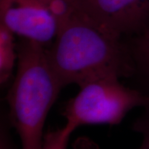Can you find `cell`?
I'll return each instance as SVG.
<instances>
[{"instance_id": "1", "label": "cell", "mask_w": 149, "mask_h": 149, "mask_svg": "<svg viewBox=\"0 0 149 149\" xmlns=\"http://www.w3.org/2000/svg\"><path fill=\"white\" fill-rule=\"evenodd\" d=\"M58 18L48 46L50 64L62 85L80 86L104 76L128 77L136 70L128 42L99 24L70 0H50Z\"/></svg>"}, {"instance_id": "2", "label": "cell", "mask_w": 149, "mask_h": 149, "mask_svg": "<svg viewBox=\"0 0 149 149\" xmlns=\"http://www.w3.org/2000/svg\"><path fill=\"white\" fill-rule=\"evenodd\" d=\"M47 47L21 38L17 73L7 95L8 118L21 149H42L45 122L64 88L50 64Z\"/></svg>"}, {"instance_id": "3", "label": "cell", "mask_w": 149, "mask_h": 149, "mask_svg": "<svg viewBox=\"0 0 149 149\" xmlns=\"http://www.w3.org/2000/svg\"><path fill=\"white\" fill-rule=\"evenodd\" d=\"M116 76H104L85 82L65 104L62 115L75 130L82 125H118L135 108L149 109V95L131 89Z\"/></svg>"}, {"instance_id": "4", "label": "cell", "mask_w": 149, "mask_h": 149, "mask_svg": "<svg viewBox=\"0 0 149 149\" xmlns=\"http://www.w3.org/2000/svg\"><path fill=\"white\" fill-rule=\"evenodd\" d=\"M0 23L20 38L45 47L55 40L59 26L50 0H0Z\"/></svg>"}, {"instance_id": "5", "label": "cell", "mask_w": 149, "mask_h": 149, "mask_svg": "<svg viewBox=\"0 0 149 149\" xmlns=\"http://www.w3.org/2000/svg\"><path fill=\"white\" fill-rule=\"evenodd\" d=\"M118 37H137L149 29V0H70Z\"/></svg>"}, {"instance_id": "6", "label": "cell", "mask_w": 149, "mask_h": 149, "mask_svg": "<svg viewBox=\"0 0 149 149\" xmlns=\"http://www.w3.org/2000/svg\"><path fill=\"white\" fill-rule=\"evenodd\" d=\"M15 34L0 23V83L8 82L17 64V42Z\"/></svg>"}, {"instance_id": "7", "label": "cell", "mask_w": 149, "mask_h": 149, "mask_svg": "<svg viewBox=\"0 0 149 149\" xmlns=\"http://www.w3.org/2000/svg\"><path fill=\"white\" fill-rule=\"evenodd\" d=\"M128 46L135 65V74L141 76L146 85L145 92L149 95V29L132 37Z\"/></svg>"}, {"instance_id": "8", "label": "cell", "mask_w": 149, "mask_h": 149, "mask_svg": "<svg viewBox=\"0 0 149 149\" xmlns=\"http://www.w3.org/2000/svg\"><path fill=\"white\" fill-rule=\"evenodd\" d=\"M74 131V128L66 123L62 128L47 130L44 134L42 149H66Z\"/></svg>"}, {"instance_id": "9", "label": "cell", "mask_w": 149, "mask_h": 149, "mask_svg": "<svg viewBox=\"0 0 149 149\" xmlns=\"http://www.w3.org/2000/svg\"><path fill=\"white\" fill-rule=\"evenodd\" d=\"M133 130L142 136V143L139 149H149V109L133 123Z\"/></svg>"}, {"instance_id": "10", "label": "cell", "mask_w": 149, "mask_h": 149, "mask_svg": "<svg viewBox=\"0 0 149 149\" xmlns=\"http://www.w3.org/2000/svg\"><path fill=\"white\" fill-rule=\"evenodd\" d=\"M10 123L7 112L1 116L0 123V149H16L10 133Z\"/></svg>"}, {"instance_id": "11", "label": "cell", "mask_w": 149, "mask_h": 149, "mask_svg": "<svg viewBox=\"0 0 149 149\" xmlns=\"http://www.w3.org/2000/svg\"><path fill=\"white\" fill-rule=\"evenodd\" d=\"M74 149H99V148L91 139L80 138L74 143Z\"/></svg>"}]
</instances>
